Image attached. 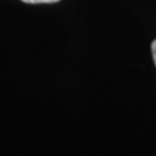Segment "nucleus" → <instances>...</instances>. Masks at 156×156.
Returning a JSON list of instances; mask_svg holds the SVG:
<instances>
[{"instance_id": "1", "label": "nucleus", "mask_w": 156, "mask_h": 156, "mask_svg": "<svg viewBox=\"0 0 156 156\" xmlns=\"http://www.w3.org/2000/svg\"><path fill=\"white\" fill-rule=\"evenodd\" d=\"M27 4H52V2H58L59 0H21Z\"/></svg>"}, {"instance_id": "2", "label": "nucleus", "mask_w": 156, "mask_h": 156, "mask_svg": "<svg viewBox=\"0 0 156 156\" xmlns=\"http://www.w3.org/2000/svg\"><path fill=\"white\" fill-rule=\"evenodd\" d=\"M151 53H153V59H154V62L156 65V39L151 44Z\"/></svg>"}]
</instances>
